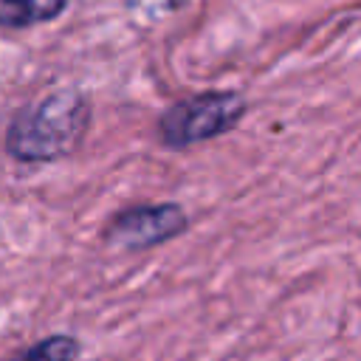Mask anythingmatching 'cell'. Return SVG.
<instances>
[{"mask_svg": "<svg viewBox=\"0 0 361 361\" xmlns=\"http://www.w3.org/2000/svg\"><path fill=\"white\" fill-rule=\"evenodd\" d=\"M245 113V99L240 93L214 90L183 102H175L158 121L161 141L166 147H192L231 130Z\"/></svg>", "mask_w": 361, "mask_h": 361, "instance_id": "2", "label": "cell"}, {"mask_svg": "<svg viewBox=\"0 0 361 361\" xmlns=\"http://www.w3.org/2000/svg\"><path fill=\"white\" fill-rule=\"evenodd\" d=\"M79 355V344L71 336H48L39 344L28 347L14 361H73Z\"/></svg>", "mask_w": 361, "mask_h": 361, "instance_id": "5", "label": "cell"}, {"mask_svg": "<svg viewBox=\"0 0 361 361\" xmlns=\"http://www.w3.org/2000/svg\"><path fill=\"white\" fill-rule=\"evenodd\" d=\"M87 121V99L76 90H56L11 121L6 147L20 161H54L82 141Z\"/></svg>", "mask_w": 361, "mask_h": 361, "instance_id": "1", "label": "cell"}, {"mask_svg": "<svg viewBox=\"0 0 361 361\" xmlns=\"http://www.w3.org/2000/svg\"><path fill=\"white\" fill-rule=\"evenodd\" d=\"M68 0H0L3 28H28L62 14Z\"/></svg>", "mask_w": 361, "mask_h": 361, "instance_id": "4", "label": "cell"}, {"mask_svg": "<svg viewBox=\"0 0 361 361\" xmlns=\"http://www.w3.org/2000/svg\"><path fill=\"white\" fill-rule=\"evenodd\" d=\"M183 228H186V214L178 203L133 206L110 223L107 240L118 248H149L178 237Z\"/></svg>", "mask_w": 361, "mask_h": 361, "instance_id": "3", "label": "cell"}]
</instances>
